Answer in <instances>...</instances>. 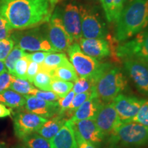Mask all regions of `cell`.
Returning a JSON list of instances; mask_svg holds the SVG:
<instances>
[{
	"label": "cell",
	"instance_id": "obj_1",
	"mask_svg": "<svg viewBox=\"0 0 148 148\" xmlns=\"http://www.w3.org/2000/svg\"><path fill=\"white\" fill-rule=\"evenodd\" d=\"M49 0H0V15L12 30L36 27L50 19Z\"/></svg>",
	"mask_w": 148,
	"mask_h": 148
},
{
	"label": "cell",
	"instance_id": "obj_2",
	"mask_svg": "<svg viewBox=\"0 0 148 148\" xmlns=\"http://www.w3.org/2000/svg\"><path fill=\"white\" fill-rule=\"evenodd\" d=\"M148 26V0H133L123 8L116 21L114 38L125 41Z\"/></svg>",
	"mask_w": 148,
	"mask_h": 148
},
{
	"label": "cell",
	"instance_id": "obj_3",
	"mask_svg": "<svg viewBox=\"0 0 148 148\" xmlns=\"http://www.w3.org/2000/svg\"><path fill=\"white\" fill-rule=\"evenodd\" d=\"M91 95L104 103L113 101L126 88L127 81L121 69L110 63L102 68L92 79Z\"/></svg>",
	"mask_w": 148,
	"mask_h": 148
},
{
	"label": "cell",
	"instance_id": "obj_4",
	"mask_svg": "<svg viewBox=\"0 0 148 148\" xmlns=\"http://www.w3.org/2000/svg\"><path fill=\"white\" fill-rule=\"evenodd\" d=\"M110 143L127 147H140L148 144V127L136 123H121L112 131Z\"/></svg>",
	"mask_w": 148,
	"mask_h": 148
},
{
	"label": "cell",
	"instance_id": "obj_5",
	"mask_svg": "<svg viewBox=\"0 0 148 148\" xmlns=\"http://www.w3.org/2000/svg\"><path fill=\"white\" fill-rule=\"evenodd\" d=\"M10 37L14 40V45L23 51H54L46 38L45 33L42 32L39 27L16 30L11 34Z\"/></svg>",
	"mask_w": 148,
	"mask_h": 148
},
{
	"label": "cell",
	"instance_id": "obj_6",
	"mask_svg": "<svg viewBox=\"0 0 148 148\" xmlns=\"http://www.w3.org/2000/svg\"><path fill=\"white\" fill-rule=\"evenodd\" d=\"M112 57L117 60L136 59L148 64V29L129 41L118 44Z\"/></svg>",
	"mask_w": 148,
	"mask_h": 148
},
{
	"label": "cell",
	"instance_id": "obj_7",
	"mask_svg": "<svg viewBox=\"0 0 148 148\" xmlns=\"http://www.w3.org/2000/svg\"><path fill=\"white\" fill-rule=\"evenodd\" d=\"M69 60L79 77L93 79L100 71L103 63L85 54L77 42L72 43L67 49Z\"/></svg>",
	"mask_w": 148,
	"mask_h": 148
},
{
	"label": "cell",
	"instance_id": "obj_8",
	"mask_svg": "<svg viewBox=\"0 0 148 148\" xmlns=\"http://www.w3.org/2000/svg\"><path fill=\"white\" fill-rule=\"evenodd\" d=\"M82 20V34L84 38H106L108 29L104 20L95 7H79Z\"/></svg>",
	"mask_w": 148,
	"mask_h": 148
},
{
	"label": "cell",
	"instance_id": "obj_9",
	"mask_svg": "<svg viewBox=\"0 0 148 148\" xmlns=\"http://www.w3.org/2000/svg\"><path fill=\"white\" fill-rule=\"evenodd\" d=\"M46 38L56 52H64L73 43L66 32L60 15V10H56L51 14L44 32Z\"/></svg>",
	"mask_w": 148,
	"mask_h": 148
},
{
	"label": "cell",
	"instance_id": "obj_10",
	"mask_svg": "<svg viewBox=\"0 0 148 148\" xmlns=\"http://www.w3.org/2000/svg\"><path fill=\"white\" fill-rule=\"evenodd\" d=\"M47 119L28 111H19L13 114V125L15 136L19 139L36 132Z\"/></svg>",
	"mask_w": 148,
	"mask_h": 148
},
{
	"label": "cell",
	"instance_id": "obj_11",
	"mask_svg": "<svg viewBox=\"0 0 148 148\" xmlns=\"http://www.w3.org/2000/svg\"><path fill=\"white\" fill-rule=\"evenodd\" d=\"M60 15L66 32L72 41L77 42L82 38V20L79 8L73 3H68L62 10Z\"/></svg>",
	"mask_w": 148,
	"mask_h": 148
},
{
	"label": "cell",
	"instance_id": "obj_12",
	"mask_svg": "<svg viewBox=\"0 0 148 148\" xmlns=\"http://www.w3.org/2000/svg\"><path fill=\"white\" fill-rule=\"evenodd\" d=\"M123 66L138 91L148 96V64L136 59H127L123 61Z\"/></svg>",
	"mask_w": 148,
	"mask_h": 148
},
{
	"label": "cell",
	"instance_id": "obj_13",
	"mask_svg": "<svg viewBox=\"0 0 148 148\" xmlns=\"http://www.w3.org/2000/svg\"><path fill=\"white\" fill-rule=\"evenodd\" d=\"M96 125L104 135L110 134L122 122L119 119L112 101L103 103L94 119Z\"/></svg>",
	"mask_w": 148,
	"mask_h": 148
},
{
	"label": "cell",
	"instance_id": "obj_14",
	"mask_svg": "<svg viewBox=\"0 0 148 148\" xmlns=\"http://www.w3.org/2000/svg\"><path fill=\"white\" fill-rule=\"evenodd\" d=\"M144 99L119 94L112 101L114 108L122 123L132 121L137 114Z\"/></svg>",
	"mask_w": 148,
	"mask_h": 148
},
{
	"label": "cell",
	"instance_id": "obj_15",
	"mask_svg": "<svg viewBox=\"0 0 148 148\" xmlns=\"http://www.w3.org/2000/svg\"><path fill=\"white\" fill-rule=\"evenodd\" d=\"M25 98V110L32 112L45 119H50L59 114V106L57 101H48L38 99L32 95H24Z\"/></svg>",
	"mask_w": 148,
	"mask_h": 148
},
{
	"label": "cell",
	"instance_id": "obj_16",
	"mask_svg": "<svg viewBox=\"0 0 148 148\" xmlns=\"http://www.w3.org/2000/svg\"><path fill=\"white\" fill-rule=\"evenodd\" d=\"M79 45L85 54L97 60L110 55L108 42L102 38H81L79 41Z\"/></svg>",
	"mask_w": 148,
	"mask_h": 148
},
{
	"label": "cell",
	"instance_id": "obj_17",
	"mask_svg": "<svg viewBox=\"0 0 148 148\" xmlns=\"http://www.w3.org/2000/svg\"><path fill=\"white\" fill-rule=\"evenodd\" d=\"M74 132L83 139L90 143L98 145L103 141V135L94 119H84L72 123Z\"/></svg>",
	"mask_w": 148,
	"mask_h": 148
},
{
	"label": "cell",
	"instance_id": "obj_18",
	"mask_svg": "<svg viewBox=\"0 0 148 148\" xmlns=\"http://www.w3.org/2000/svg\"><path fill=\"white\" fill-rule=\"evenodd\" d=\"M49 143L51 148H77L72 122L66 120Z\"/></svg>",
	"mask_w": 148,
	"mask_h": 148
},
{
	"label": "cell",
	"instance_id": "obj_19",
	"mask_svg": "<svg viewBox=\"0 0 148 148\" xmlns=\"http://www.w3.org/2000/svg\"><path fill=\"white\" fill-rule=\"evenodd\" d=\"M103 103L104 102L91 95L74 112L69 120L72 123H75L81 120L94 119Z\"/></svg>",
	"mask_w": 148,
	"mask_h": 148
},
{
	"label": "cell",
	"instance_id": "obj_20",
	"mask_svg": "<svg viewBox=\"0 0 148 148\" xmlns=\"http://www.w3.org/2000/svg\"><path fill=\"white\" fill-rule=\"evenodd\" d=\"M66 121V119L64 118V115L60 114H56L49 119H47L36 131V133L46 139L50 140L58 133Z\"/></svg>",
	"mask_w": 148,
	"mask_h": 148
},
{
	"label": "cell",
	"instance_id": "obj_21",
	"mask_svg": "<svg viewBox=\"0 0 148 148\" xmlns=\"http://www.w3.org/2000/svg\"><path fill=\"white\" fill-rule=\"evenodd\" d=\"M103 12L109 23L117 21L124 6V0H100Z\"/></svg>",
	"mask_w": 148,
	"mask_h": 148
},
{
	"label": "cell",
	"instance_id": "obj_22",
	"mask_svg": "<svg viewBox=\"0 0 148 148\" xmlns=\"http://www.w3.org/2000/svg\"><path fill=\"white\" fill-rule=\"evenodd\" d=\"M69 61L64 53L49 52L43 62L40 64V71H45L51 75L53 71Z\"/></svg>",
	"mask_w": 148,
	"mask_h": 148
},
{
	"label": "cell",
	"instance_id": "obj_23",
	"mask_svg": "<svg viewBox=\"0 0 148 148\" xmlns=\"http://www.w3.org/2000/svg\"><path fill=\"white\" fill-rule=\"evenodd\" d=\"M0 103L10 108H21L25 103V96L14 90L7 89L0 92Z\"/></svg>",
	"mask_w": 148,
	"mask_h": 148
},
{
	"label": "cell",
	"instance_id": "obj_24",
	"mask_svg": "<svg viewBox=\"0 0 148 148\" xmlns=\"http://www.w3.org/2000/svg\"><path fill=\"white\" fill-rule=\"evenodd\" d=\"M51 77L66 82H74L78 79V75L69 61L56 68L51 74Z\"/></svg>",
	"mask_w": 148,
	"mask_h": 148
},
{
	"label": "cell",
	"instance_id": "obj_25",
	"mask_svg": "<svg viewBox=\"0 0 148 148\" xmlns=\"http://www.w3.org/2000/svg\"><path fill=\"white\" fill-rule=\"evenodd\" d=\"M21 140L23 145L27 148H51L49 140L36 132L27 135Z\"/></svg>",
	"mask_w": 148,
	"mask_h": 148
},
{
	"label": "cell",
	"instance_id": "obj_26",
	"mask_svg": "<svg viewBox=\"0 0 148 148\" xmlns=\"http://www.w3.org/2000/svg\"><path fill=\"white\" fill-rule=\"evenodd\" d=\"M26 53H27L25 51H23V49H21V48L17 47L16 45H14L13 49H12V51L9 53L7 58L3 61L7 71L12 75L16 62L20 58L25 56Z\"/></svg>",
	"mask_w": 148,
	"mask_h": 148
},
{
	"label": "cell",
	"instance_id": "obj_27",
	"mask_svg": "<svg viewBox=\"0 0 148 148\" xmlns=\"http://www.w3.org/2000/svg\"><path fill=\"white\" fill-rule=\"evenodd\" d=\"M73 84L71 82L61 80L51 77V91L55 92L59 97H64L73 88Z\"/></svg>",
	"mask_w": 148,
	"mask_h": 148
},
{
	"label": "cell",
	"instance_id": "obj_28",
	"mask_svg": "<svg viewBox=\"0 0 148 148\" xmlns=\"http://www.w3.org/2000/svg\"><path fill=\"white\" fill-rule=\"evenodd\" d=\"M34 88V86L28 80L16 77H14V80L12 81L10 86V89L23 95H30L31 92Z\"/></svg>",
	"mask_w": 148,
	"mask_h": 148
},
{
	"label": "cell",
	"instance_id": "obj_29",
	"mask_svg": "<svg viewBox=\"0 0 148 148\" xmlns=\"http://www.w3.org/2000/svg\"><path fill=\"white\" fill-rule=\"evenodd\" d=\"M51 76L49 73L45 71H40L38 72L35 76L33 83L36 87L42 90L51 91Z\"/></svg>",
	"mask_w": 148,
	"mask_h": 148
},
{
	"label": "cell",
	"instance_id": "obj_30",
	"mask_svg": "<svg viewBox=\"0 0 148 148\" xmlns=\"http://www.w3.org/2000/svg\"><path fill=\"white\" fill-rule=\"evenodd\" d=\"M91 95V92H82V93L75 94L74 98L71 101V105H70L67 111L66 112L65 114L71 116L73 115L75 110L79 108L81 105L82 104L84 101H86Z\"/></svg>",
	"mask_w": 148,
	"mask_h": 148
},
{
	"label": "cell",
	"instance_id": "obj_31",
	"mask_svg": "<svg viewBox=\"0 0 148 148\" xmlns=\"http://www.w3.org/2000/svg\"><path fill=\"white\" fill-rule=\"evenodd\" d=\"M92 82L88 77H78L73 86V90L75 94L91 92Z\"/></svg>",
	"mask_w": 148,
	"mask_h": 148
},
{
	"label": "cell",
	"instance_id": "obj_32",
	"mask_svg": "<svg viewBox=\"0 0 148 148\" xmlns=\"http://www.w3.org/2000/svg\"><path fill=\"white\" fill-rule=\"evenodd\" d=\"M29 62V60L27 58V57L25 56L23 57V58H20L16 62L12 75H14L16 77H18V78L27 79L26 73Z\"/></svg>",
	"mask_w": 148,
	"mask_h": 148
},
{
	"label": "cell",
	"instance_id": "obj_33",
	"mask_svg": "<svg viewBox=\"0 0 148 148\" xmlns=\"http://www.w3.org/2000/svg\"><path fill=\"white\" fill-rule=\"evenodd\" d=\"M132 121L148 127V99H144L143 103Z\"/></svg>",
	"mask_w": 148,
	"mask_h": 148
},
{
	"label": "cell",
	"instance_id": "obj_34",
	"mask_svg": "<svg viewBox=\"0 0 148 148\" xmlns=\"http://www.w3.org/2000/svg\"><path fill=\"white\" fill-rule=\"evenodd\" d=\"M14 47V42L10 36L0 40V60L4 61Z\"/></svg>",
	"mask_w": 148,
	"mask_h": 148
},
{
	"label": "cell",
	"instance_id": "obj_35",
	"mask_svg": "<svg viewBox=\"0 0 148 148\" xmlns=\"http://www.w3.org/2000/svg\"><path fill=\"white\" fill-rule=\"evenodd\" d=\"M30 95L34 96V97L38 98V99L48 101H57L59 99V98H60L53 91L42 90L40 89H37L36 88H34L32 90Z\"/></svg>",
	"mask_w": 148,
	"mask_h": 148
},
{
	"label": "cell",
	"instance_id": "obj_36",
	"mask_svg": "<svg viewBox=\"0 0 148 148\" xmlns=\"http://www.w3.org/2000/svg\"><path fill=\"white\" fill-rule=\"evenodd\" d=\"M75 95V92H74L73 90H71L64 97L59 98L58 100L59 106V114H62V115H64V114H66V112L67 111L70 105H71V101L73 100Z\"/></svg>",
	"mask_w": 148,
	"mask_h": 148
},
{
	"label": "cell",
	"instance_id": "obj_37",
	"mask_svg": "<svg viewBox=\"0 0 148 148\" xmlns=\"http://www.w3.org/2000/svg\"><path fill=\"white\" fill-rule=\"evenodd\" d=\"M14 79V75L10 74L8 71L0 74V92L9 89Z\"/></svg>",
	"mask_w": 148,
	"mask_h": 148
},
{
	"label": "cell",
	"instance_id": "obj_38",
	"mask_svg": "<svg viewBox=\"0 0 148 148\" xmlns=\"http://www.w3.org/2000/svg\"><path fill=\"white\" fill-rule=\"evenodd\" d=\"M12 31L6 20L0 15V40L10 37Z\"/></svg>",
	"mask_w": 148,
	"mask_h": 148
},
{
	"label": "cell",
	"instance_id": "obj_39",
	"mask_svg": "<svg viewBox=\"0 0 148 148\" xmlns=\"http://www.w3.org/2000/svg\"><path fill=\"white\" fill-rule=\"evenodd\" d=\"M49 52L47 51H34V53H26L25 56L31 62H34L36 63L41 64L43 62L44 60H45L46 56H47Z\"/></svg>",
	"mask_w": 148,
	"mask_h": 148
},
{
	"label": "cell",
	"instance_id": "obj_40",
	"mask_svg": "<svg viewBox=\"0 0 148 148\" xmlns=\"http://www.w3.org/2000/svg\"><path fill=\"white\" fill-rule=\"evenodd\" d=\"M40 71V64L34 62H31L29 61L28 67H27V73H26V79L29 82L33 83L35 76L38 72Z\"/></svg>",
	"mask_w": 148,
	"mask_h": 148
},
{
	"label": "cell",
	"instance_id": "obj_41",
	"mask_svg": "<svg viewBox=\"0 0 148 148\" xmlns=\"http://www.w3.org/2000/svg\"><path fill=\"white\" fill-rule=\"evenodd\" d=\"M75 139H76L77 148H98L97 145L95 144L90 143V142L86 141L80 137L78 134H76L75 132Z\"/></svg>",
	"mask_w": 148,
	"mask_h": 148
},
{
	"label": "cell",
	"instance_id": "obj_42",
	"mask_svg": "<svg viewBox=\"0 0 148 148\" xmlns=\"http://www.w3.org/2000/svg\"><path fill=\"white\" fill-rule=\"evenodd\" d=\"M11 113H12V110L10 108H8L5 105L0 103V118L11 116Z\"/></svg>",
	"mask_w": 148,
	"mask_h": 148
},
{
	"label": "cell",
	"instance_id": "obj_43",
	"mask_svg": "<svg viewBox=\"0 0 148 148\" xmlns=\"http://www.w3.org/2000/svg\"><path fill=\"white\" fill-rule=\"evenodd\" d=\"M5 71H7V69H6V67H5L4 62H3V61L0 60V74L3 73V72Z\"/></svg>",
	"mask_w": 148,
	"mask_h": 148
},
{
	"label": "cell",
	"instance_id": "obj_44",
	"mask_svg": "<svg viewBox=\"0 0 148 148\" xmlns=\"http://www.w3.org/2000/svg\"><path fill=\"white\" fill-rule=\"evenodd\" d=\"M0 148H7V146L3 142H0Z\"/></svg>",
	"mask_w": 148,
	"mask_h": 148
},
{
	"label": "cell",
	"instance_id": "obj_45",
	"mask_svg": "<svg viewBox=\"0 0 148 148\" xmlns=\"http://www.w3.org/2000/svg\"><path fill=\"white\" fill-rule=\"evenodd\" d=\"M13 148H27L26 147H25L24 145H16L15 147H14Z\"/></svg>",
	"mask_w": 148,
	"mask_h": 148
},
{
	"label": "cell",
	"instance_id": "obj_46",
	"mask_svg": "<svg viewBox=\"0 0 148 148\" xmlns=\"http://www.w3.org/2000/svg\"><path fill=\"white\" fill-rule=\"evenodd\" d=\"M133 0H124V5L125 4H127V3H129L130 2H131V1H132Z\"/></svg>",
	"mask_w": 148,
	"mask_h": 148
},
{
	"label": "cell",
	"instance_id": "obj_47",
	"mask_svg": "<svg viewBox=\"0 0 148 148\" xmlns=\"http://www.w3.org/2000/svg\"><path fill=\"white\" fill-rule=\"evenodd\" d=\"M90 1H92V2H97V1H99V0H89Z\"/></svg>",
	"mask_w": 148,
	"mask_h": 148
}]
</instances>
